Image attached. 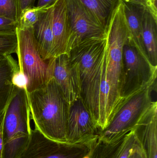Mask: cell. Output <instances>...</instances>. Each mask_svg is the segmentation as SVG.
<instances>
[{
    "mask_svg": "<svg viewBox=\"0 0 157 158\" xmlns=\"http://www.w3.org/2000/svg\"><path fill=\"white\" fill-rule=\"evenodd\" d=\"M143 39L149 62L157 67V20L147 9L143 18Z\"/></svg>",
    "mask_w": 157,
    "mask_h": 158,
    "instance_id": "18",
    "label": "cell"
},
{
    "mask_svg": "<svg viewBox=\"0 0 157 158\" xmlns=\"http://www.w3.org/2000/svg\"><path fill=\"white\" fill-rule=\"evenodd\" d=\"M17 46V32L10 34H0V56H6L16 53Z\"/></svg>",
    "mask_w": 157,
    "mask_h": 158,
    "instance_id": "21",
    "label": "cell"
},
{
    "mask_svg": "<svg viewBox=\"0 0 157 158\" xmlns=\"http://www.w3.org/2000/svg\"><path fill=\"white\" fill-rule=\"evenodd\" d=\"M18 28V22L6 17L0 16V34L15 33Z\"/></svg>",
    "mask_w": 157,
    "mask_h": 158,
    "instance_id": "23",
    "label": "cell"
},
{
    "mask_svg": "<svg viewBox=\"0 0 157 158\" xmlns=\"http://www.w3.org/2000/svg\"><path fill=\"white\" fill-rule=\"evenodd\" d=\"M144 6L157 20V0H120Z\"/></svg>",
    "mask_w": 157,
    "mask_h": 158,
    "instance_id": "24",
    "label": "cell"
},
{
    "mask_svg": "<svg viewBox=\"0 0 157 158\" xmlns=\"http://www.w3.org/2000/svg\"><path fill=\"white\" fill-rule=\"evenodd\" d=\"M18 64L26 78L27 92L30 93L44 87L52 78L54 58L44 61L37 48L32 27L17 30Z\"/></svg>",
    "mask_w": 157,
    "mask_h": 158,
    "instance_id": "5",
    "label": "cell"
},
{
    "mask_svg": "<svg viewBox=\"0 0 157 158\" xmlns=\"http://www.w3.org/2000/svg\"><path fill=\"white\" fill-rule=\"evenodd\" d=\"M19 69L17 61L11 55L0 60V111L8 105L16 87L12 83L13 75Z\"/></svg>",
    "mask_w": 157,
    "mask_h": 158,
    "instance_id": "17",
    "label": "cell"
},
{
    "mask_svg": "<svg viewBox=\"0 0 157 158\" xmlns=\"http://www.w3.org/2000/svg\"><path fill=\"white\" fill-rule=\"evenodd\" d=\"M137 142L133 130L111 142L98 135L92 140L87 158H127Z\"/></svg>",
    "mask_w": 157,
    "mask_h": 158,
    "instance_id": "12",
    "label": "cell"
},
{
    "mask_svg": "<svg viewBox=\"0 0 157 158\" xmlns=\"http://www.w3.org/2000/svg\"><path fill=\"white\" fill-rule=\"evenodd\" d=\"M108 44L81 83V98L100 132L107 127L118 109L107 78Z\"/></svg>",
    "mask_w": 157,
    "mask_h": 158,
    "instance_id": "2",
    "label": "cell"
},
{
    "mask_svg": "<svg viewBox=\"0 0 157 158\" xmlns=\"http://www.w3.org/2000/svg\"><path fill=\"white\" fill-rule=\"evenodd\" d=\"M58 0H38L37 7L41 9L52 6Z\"/></svg>",
    "mask_w": 157,
    "mask_h": 158,
    "instance_id": "28",
    "label": "cell"
},
{
    "mask_svg": "<svg viewBox=\"0 0 157 158\" xmlns=\"http://www.w3.org/2000/svg\"><path fill=\"white\" fill-rule=\"evenodd\" d=\"M0 16L18 22L19 18L18 0H0Z\"/></svg>",
    "mask_w": 157,
    "mask_h": 158,
    "instance_id": "22",
    "label": "cell"
},
{
    "mask_svg": "<svg viewBox=\"0 0 157 158\" xmlns=\"http://www.w3.org/2000/svg\"><path fill=\"white\" fill-rule=\"evenodd\" d=\"M47 8L41 9L37 6H34L23 11L18 19V28L27 29L32 27L37 22L41 15Z\"/></svg>",
    "mask_w": 157,
    "mask_h": 158,
    "instance_id": "20",
    "label": "cell"
},
{
    "mask_svg": "<svg viewBox=\"0 0 157 158\" xmlns=\"http://www.w3.org/2000/svg\"><path fill=\"white\" fill-rule=\"evenodd\" d=\"M99 133L96 123L82 98L72 103L69 107L66 123L67 143L88 142L98 136Z\"/></svg>",
    "mask_w": 157,
    "mask_h": 158,
    "instance_id": "10",
    "label": "cell"
},
{
    "mask_svg": "<svg viewBox=\"0 0 157 158\" xmlns=\"http://www.w3.org/2000/svg\"><path fill=\"white\" fill-rule=\"evenodd\" d=\"M5 56H0V60H2V58H3Z\"/></svg>",
    "mask_w": 157,
    "mask_h": 158,
    "instance_id": "30",
    "label": "cell"
},
{
    "mask_svg": "<svg viewBox=\"0 0 157 158\" xmlns=\"http://www.w3.org/2000/svg\"><path fill=\"white\" fill-rule=\"evenodd\" d=\"M53 56L67 53L71 36V27L65 0H58L53 5L52 13Z\"/></svg>",
    "mask_w": 157,
    "mask_h": 158,
    "instance_id": "14",
    "label": "cell"
},
{
    "mask_svg": "<svg viewBox=\"0 0 157 158\" xmlns=\"http://www.w3.org/2000/svg\"><path fill=\"white\" fill-rule=\"evenodd\" d=\"M108 44L107 78L118 108L124 100L120 96L124 45L129 39L123 4L120 1L113 10L106 30Z\"/></svg>",
    "mask_w": 157,
    "mask_h": 158,
    "instance_id": "4",
    "label": "cell"
},
{
    "mask_svg": "<svg viewBox=\"0 0 157 158\" xmlns=\"http://www.w3.org/2000/svg\"><path fill=\"white\" fill-rule=\"evenodd\" d=\"M65 2L71 27L67 53L73 47L85 40L105 36V30L79 0H65Z\"/></svg>",
    "mask_w": 157,
    "mask_h": 158,
    "instance_id": "9",
    "label": "cell"
},
{
    "mask_svg": "<svg viewBox=\"0 0 157 158\" xmlns=\"http://www.w3.org/2000/svg\"><path fill=\"white\" fill-rule=\"evenodd\" d=\"M106 31L112 14L120 0H79Z\"/></svg>",
    "mask_w": 157,
    "mask_h": 158,
    "instance_id": "19",
    "label": "cell"
},
{
    "mask_svg": "<svg viewBox=\"0 0 157 158\" xmlns=\"http://www.w3.org/2000/svg\"><path fill=\"white\" fill-rule=\"evenodd\" d=\"M35 128L50 140L67 143L66 123L69 106L53 78L40 89L27 93Z\"/></svg>",
    "mask_w": 157,
    "mask_h": 158,
    "instance_id": "1",
    "label": "cell"
},
{
    "mask_svg": "<svg viewBox=\"0 0 157 158\" xmlns=\"http://www.w3.org/2000/svg\"><path fill=\"white\" fill-rule=\"evenodd\" d=\"M52 78L60 87L69 106L81 98V81L67 53L54 57Z\"/></svg>",
    "mask_w": 157,
    "mask_h": 158,
    "instance_id": "11",
    "label": "cell"
},
{
    "mask_svg": "<svg viewBox=\"0 0 157 158\" xmlns=\"http://www.w3.org/2000/svg\"><path fill=\"white\" fill-rule=\"evenodd\" d=\"M53 7V5L47 8L32 27L38 51L44 61L54 58L53 56V35L52 27Z\"/></svg>",
    "mask_w": 157,
    "mask_h": 158,
    "instance_id": "16",
    "label": "cell"
},
{
    "mask_svg": "<svg viewBox=\"0 0 157 158\" xmlns=\"http://www.w3.org/2000/svg\"><path fill=\"white\" fill-rule=\"evenodd\" d=\"M121 1L123 4L129 42L143 57L149 62L143 39V18L146 8L140 4Z\"/></svg>",
    "mask_w": 157,
    "mask_h": 158,
    "instance_id": "15",
    "label": "cell"
},
{
    "mask_svg": "<svg viewBox=\"0 0 157 158\" xmlns=\"http://www.w3.org/2000/svg\"><path fill=\"white\" fill-rule=\"evenodd\" d=\"M27 92L16 87L6 109L3 129V158H15L31 134Z\"/></svg>",
    "mask_w": 157,
    "mask_h": 158,
    "instance_id": "3",
    "label": "cell"
},
{
    "mask_svg": "<svg viewBox=\"0 0 157 158\" xmlns=\"http://www.w3.org/2000/svg\"><path fill=\"white\" fill-rule=\"evenodd\" d=\"M35 1L36 0H18L19 16L23 11L34 7Z\"/></svg>",
    "mask_w": 157,
    "mask_h": 158,
    "instance_id": "27",
    "label": "cell"
},
{
    "mask_svg": "<svg viewBox=\"0 0 157 158\" xmlns=\"http://www.w3.org/2000/svg\"><path fill=\"white\" fill-rule=\"evenodd\" d=\"M12 81L13 85L16 87L27 91V81L26 78L19 69L13 75Z\"/></svg>",
    "mask_w": 157,
    "mask_h": 158,
    "instance_id": "25",
    "label": "cell"
},
{
    "mask_svg": "<svg viewBox=\"0 0 157 158\" xmlns=\"http://www.w3.org/2000/svg\"><path fill=\"white\" fill-rule=\"evenodd\" d=\"M147 158H157V103L152 102L133 129Z\"/></svg>",
    "mask_w": 157,
    "mask_h": 158,
    "instance_id": "13",
    "label": "cell"
},
{
    "mask_svg": "<svg viewBox=\"0 0 157 158\" xmlns=\"http://www.w3.org/2000/svg\"><path fill=\"white\" fill-rule=\"evenodd\" d=\"M8 105L2 110L0 111V124L2 123L4 121L5 117L6 109H7ZM0 158H3V147L1 144H0Z\"/></svg>",
    "mask_w": 157,
    "mask_h": 158,
    "instance_id": "29",
    "label": "cell"
},
{
    "mask_svg": "<svg viewBox=\"0 0 157 158\" xmlns=\"http://www.w3.org/2000/svg\"><path fill=\"white\" fill-rule=\"evenodd\" d=\"M127 158H147L138 141Z\"/></svg>",
    "mask_w": 157,
    "mask_h": 158,
    "instance_id": "26",
    "label": "cell"
},
{
    "mask_svg": "<svg viewBox=\"0 0 157 158\" xmlns=\"http://www.w3.org/2000/svg\"><path fill=\"white\" fill-rule=\"evenodd\" d=\"M157 67L143 57L129 39L123 51L120 96L123 100L156 81Z\"/></svg>",
    "mask_w": 157,
    "mask_h": 158,
    "instance_id": "7",
    "label": "cell"
},
{
    "mask_svg": "<svg viewBox=\"0 0 157 158\" xmlns=\"http://www.w3.org/2000/svg\"><path fill=\"white\" fill-rule=\"evenodd\" d=\"M156 89V81L124 100L108 125L99 136L111 142L133 130L153 102L152 94Z\"/></svg>",
    "mask_w": 157,
    "mask_h": 158,
    "instance_id": "6",
    "label": "cell"
},
{
    "mask_svg": "<svg viewBox=\"0 0 157 158\" xmlns=\"http://www.w3.org/2000/svg\"><path fill=\"white\" fill-rule=\"evenodd\" d=\"M92 140L74 144L58 143L32 129L27 142L15 158H84L89 154Z\"/></svg>",
    "mask_w": 157,
    "mask_h": 158,
    "instance_id": "8",
    "label": "cell"
}]
</instances>
